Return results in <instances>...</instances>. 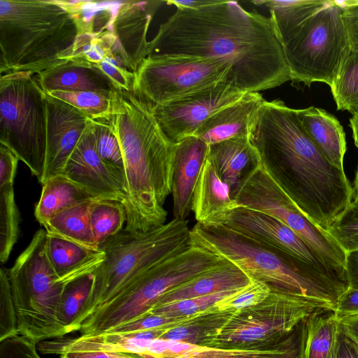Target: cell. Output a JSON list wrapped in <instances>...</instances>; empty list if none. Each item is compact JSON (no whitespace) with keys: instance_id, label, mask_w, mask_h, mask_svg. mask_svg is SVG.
<instances>
[{"instance_id":"cell-53","label":"cell","mask_w":358,"mask_h":358,"mask_svg":"<svg viewBox=\"0 0 358 358\" xmlns=\"http://www.w3.org/2000/svg\"><path fill=\"white\" fill-rule=\"evenodd\" d=\"M339 321L342 331L358 345V315L345 317Z\"/></svg>"},{"instance_id":"cell-57","label":"cell","mask_w":358,"mask_h":358,"mask_svg":"<svg viewBox=\"0 0 358 358\" xmlns=\"http://www.w3.org/2000/svg\"><path fill=\"white\" fill-rule=\"evenodd\" d=\"M353 200L352 201L358 204V166L355 172V176L353 185Z\"/></svg>"},{"instance_id":"cell-9","label":"cell","mask_w":358,"mask_h":358,"mask_svg":"<svg viewBox=\"0 0 358 358\" xmlns=\"http://www.w3.org/2000/svg\"><path fill=\"white\" fill-rule=\"evenodd\" d=\"M45 93L36 76L13 72L0 77V144L41 180L47 145Z\"/></svg>"},{"instance_id":"cell-24","label":"cell","mask_w":358,"mask_h":358,"mask_svg":"<svg viewBox=\"0 0 358 358\" xmlns=\"http://www.w3.org/2000/svg\"><path fill=\"white\" fill-rule=\"evenodd\" d=\"M251 281L243 271L226 260L171 289L155 306L238 289Z\"/></svg>"},{"instance_id":"cell-33","label":"cell","mask_w":358,"mask_h":358,"mask_svg":"<svg viewBox=\"0 0 358 358\" xmlns=\"http://www.w3.org/2000/svg\"><path fill=\"white\" fill-rule=\"evenodd\" d=\"M94 273L83 275L69 282L62 293L57 313V322L63 334L78 331L80 319L90 296Z\"/></svg>"},{"instance_id":"cell-3","label":"cell","mask_w":358,"mask_h":358,"mask_svg":"<svg viewBox=\"0 0 358 358\" xmlns=\"http://www.w3.org/2000/svg\"><path fill=\"white\" fill-rule=\"evenodd\" d=\"M111 100L107 121L119 141L126 176L124 229L146 233L166 223L175 143L160 129L151 104L135 91L116 90Z\"/></svg>"},{"instance_id":"cell-36","label":"cell","mask_w":358,"mask_h":358,"mask_svg":"<svg viewBox=\"0 0 358 358\" xmlns=\"http://www.w3.org/2000/svg\"><path fill=\"white\" fill-rule=\"evenodd\" d=\"M20 213L15 199L13 184L0 185V263L5 264L20 232Z\"/></svg>"},{"instance_id":"cell-31","label":"cell","mask_w":358,"mask_h":358,"mask_svg":"<svg viewBox=\"0 0 358 358\" xmlns=\"http://www.w3.org/2000/svg\"><path fill=\"white\" fill-rule=\"evenodd\" d=\"M92 202L77 205L57 213L43 225L46 232L90 249H99L94 241L90 221Z\"/></svg>"},{"instance_id":"cell-7","label":"cell","mask_w":358,"mask_h":358,"mask_svg":"<svg viewBox=\"0 0 358 358\" xmlns=\"http://www.w3.org/2000/svg\"><path fill=\"white\" fill-rule=\"evenodd\" d=\"M225 261L191 245L138 276L112 300L99 307L82 324L79 331L81 335H99L138 318L149 313L171 289Z\"/></svg>"},{"instance_id":"cell-54","label":"cell","mask_w":358,"mask_h":358,"mask_svg":"<svg viewBox=\"0 0 358 358\" xmlns=\"http://www.w3.org/2000/svg\"><path fill=\"white\" fill-rule=\"evenodd\" d=\"M302 331L299 338L282 352L269 357L262 358H301Z\"/></svg>"},{"instance_id":"cell-48","label":"cell","mask_w":358,"mask_h":358,"mask_svg":"<svg viewBox=\"0 0 358 358\" xmlns=\"http://www.w3.org/2000/svg\"><path fill=\"white\" fill-rule=\"evenodd\" d=\"M18 161L13 152L0 144V185L14 183Z\"/></svg>"},{"instance_id":"cell-35","label":"cell","mask_w":358,"mask_h":358,"mask_svg":"<svg viewBox=\"0 0 358 358\" xmlns=\"http://www.w3.org/2000/svg\"><path fill=\"white\" fill-rule=\"evenodd\" d=\"M96 151L125 192L126 176L123 156L119 141L107 119L92 120Z\"/></svg>"},{"instance_id":"cell-14","label":"cell","mask_w":358,"mask_h":358,"mask_svg":"<svg viewBox=\"0 0 358 358\" xmlns=\"http://www.w3.org/2000/svg\"><path fill=\"white\" fill-rule=\"evenodd\" d=\"M278 255L303 262L323 274L347 282L297 234L275 217L236 205L215 225Z\"/></svg>"},{"instance_id":"cell-6","label":"cell","mask_w":358,"mask_h":358,"mask_svg":"<svg viewBox=\"0 0 358 358\" xmlns=\"http://www.w3.org/2000/svg\"><path fill=\"white\" fill-rule=\"evenodd\" d=\"M190 245L188 222L174 217L146 233L123 229L109 238L99 246L105 259L93 273V287L80 319V327L99 307L150 268Z\"/></svg>"},{"instance_id":"cell-18","label":"cell","mask_w":358,"mask_h":358,"mask_svg":"<svg viewBox=\"0 0 358 358\" xmlns=\"http://www.w3.org/2000/svg\"><path fill=\"white\" fill-rule=\"evenodd\" d=\"M62 175L101 199L122 203L125 192L99 158L94 145L92 120L71 155Z\"/></svg>"},{"instance_id":"cell-41","label":"cell","mask_w":358,"mask_h":358,"mask_svg":"<svg viewBox=\"0 0 358 358\" xmlns=\"http://www.w3.org/2000/svg\"><path fill=\"white\" fill-rule=\"evenodd\" d=\"M346 252L358 249V204L352 201L327 230Z\"/></svg>"},{"instance_id":"cell-16","label":"cell","mask_w":358,"mask_h":358,"mask_svg":"<svg viewBox=\"0 0 358 358\" xmlns=\"http://www.w3.org/2000/svg\"><path fill=\"white\" fill-rule=\"evenodd\" d=\"M162 3L164 1H123L110 29L102 33L109 45V52L119 57L134 74L149 56L147 34L152 16Z\"/></svg>"},{"instance_id":"cell-15","label":"cell","mask_w":358,"mask_h":358,"mask_svg":"<svg viewBox=\"0 0 358 358\" xmlns=\"http://www.w3.org/2000/svg\"><path fill=\"white\" fill-rule=\"evenodd\" d=\"M246 92L227 80L166 103L152 106L164 135L173 143L193 136L202 123Z\"/></svg>"},{"instance_id":"cell-1","label":"cell","mask_w":358,"mask_h":358,"mask_svg":"<svg viewBox=\"0 0 358 358\" xmlns=\"http://www.w3.org/2000/svg\"><path fill=\"white\" fill-rule=\"evenodd\" d=\"M184 55L229 64L227 82L259 92L291 80L282 45L269 17L237 1L217 0L197 9L177 8L150 41L149 56Z\"/></svg>"},{"instance_id":"cell-49","label":"cell","mask_w":358,"mask_h":358,"mask_svg":"<svg viewBox=\"0 0 358 358\" xmlns=\"http://www.w3.org/2000/svg\"><path fill=\"white\" fill-rule=\"evenodd\" d=\"M338 320L358 315V289L348 288L338 298L333 310Z\"/></svg>"},{"instance_id":"cell-2","label":"cell","mask_w":358,"mask_h":358,"mask_svg":"<svg viewBox=\"0 0 358 358\" xmlns=\"http://www.w3.org/2000/svg\"><path fill=\"white\" fill-rule=\"evenodd\" d=\"M248 138L277 173L301 212L327 231L352 201L344 169L332 165L305 131L297 109L266 101L253 117Z\"/></svg>"},{"instance_id":"cell-10","label":"cell","mask_w":358,"mask_h":358,"mask_svg":"<svg viewBox=\"0 0 358 358\" xmlns=\"http://www.w3.org/2000/svg\"><path fill=\"white\" fill-rule=\"evenodd\" d=\"M276 36L291 80L305 85L320 82L331 87L350 51L338 1H329L303 25Z\"/></svg>"},{"instance_id":"cell-40","label":"cell","mask_w":358,"mask_h":358,"mask_svg":"<svg viewBox=\"0 0 358 358\" xmlns=\"http://www.w3.org/2000/svg\"><path fill=\"white\" fill-rule=\"evenodd\" d=\"M238 289L225 291L165 304L156 305L149 313L173 317L198 315L214 307L219 301L231 295Z\"/></svg>"},{"instance_id":"cell-50","label":"cell","mask_w":358,"mask_h":358,"mask_svg":"<svg viewBox=\"0 0 358 358\" xmlns=\"http://www.w3.org/2000/svg\"><path fill=\"white\" fill-rule=\"evenodd\" d=\"M60 358H145L144 356L130 352L95 350L67 352L60 355Z\"/></svg>"},{"instance_id":"cell-23","label":"cell","mask_w":358,"mask_h":358,"mask_svg":"<svg viewBox=\"0 0 358 358\" xmlns=\"http://www.w3.org/2000/svg\"><path fill=\"white\" fill-rule=\"evenodd\" d=\"M236 206L230 187L221 178L208 153L192 201V211L197 223L206 227L214 226Z\"/></svg>"},{"instance_id":"cell-38","label":"cell","mask_w":358,"mask_h":358,"mask_svg":"<svg viewBox=\"0 0 358 358\" xmlns=\"http://www.w3.org/2000/svg\"><path fill=\"white\" fill-rule=\"evenodd\" d=\"M76 108L92 120L108 119L112 95L94 92L52 91L46 93Z\"/></svg>"},{"instance_id":"cell-13","label":"cell","mask_w":358,"mask_h":358,"mask_svg":"<svg viewBox=\"0 0 358 358\" xmlns=\"http://www.w3.org/2000/svg\"><path fill=\"white\" fill-rule=\"evenodd\" d=\"M230 72L229 64L212 57L148 56L135 74L134 90L155 106L227 80Z\"/></svg>"},{"instance_id":"cell-46","label":"cell","mask_w":358,"mask_h":358,"mask_svg":"<svg viewBox=\"0 0 358 358\" xmlns=\"http://www.w3.org/2000/svg\"><path fill=\"white\" fill-rule=\"evenodd\" d=\"M0 358H41L36 343L24 336H16L0 341Z\"/></svg>"},{"instance_id":"cell-12","label":"cell","mask_w":358,"mask_h":358,"mask_svg":"<svg viewBox=\"0 0 358 358\" xmlns=\"http://www.w3.org/2000/svg\"><path fill=\"white\" fill-rule=\"evenodd\" d=\"M317 308L294 295L273 289L259 303L234 312L203 345L227 349H262L286 339Z\"/></svg>"},{"instance_id":"cell-8","label":"cell","mask_w":358,"mask_h":358,"mask_svg":"<svg viewBox=\"0 0 358 358\" xmlns=\"http://www.w3.org/2000/svg\"><path fill=\"white\" fill-rule=\"evenodd\" d=\"M47 232L40 229L7 269L19 334L35 343L63 337L57 322L59 301L67 284L55 272L47 254Z\"/></svg>"},{"instance_id":"cell-34","label":"cell","mask_w":358,"mask_h":358,"mask_svg":"<svg viewBox=\"0 0 358 358\" xmlns=\"http://www.w3.org/2000/svg\"><path fill=\"white\" fill-rule=\"evenodd\" d=\"M90 221L94 241L99 248L109 238L124 229L126 213L119 201L99 199L91 203Z\"/></svg>"},{"instance_id":"cell-51","label":"cell","mask_w":358,"mask_h":358,"mask_svg":"<svg viewBox=\"0 0 358 358\" xmlns=\"http://www.w3.org/2000/svg\"><path fill=\"white\" fill-rule=\"evenodd\" d=\"M334 358H358V345L342 331L341 327Z\"/></svg>"},{"instance_id":"cell-27","label":"cell","mask_w":358,"mask_h":358,"mask_svg":"<svg viewBox=\"0 0 358 358\" xmlns=\"http://www.w3.org/2000/svg\"><path fill=\"white\" fill-rule=\"evenodd\" d=\"M208 155L221 178L231 190L259 159L248 136L235 137L209 145Z\"/></svg>"},{"instance_id":"cell-47","label":"cell","mask_w":358,"mask_h":358,"mask_svg":"<svg viewBox=\"0 0 358 358\" xmlns=\"http://www.w3.org/2000/svg\"><path fill=\"white\" fill-rule=\"evenodd\" d=\"M350 50L358 52V1H338Z\"/></svg>"},{"instance_id":"cell-22","label":"cell","mask_w":358,"mask_h":358,"mask_svg":"<svg viewBox=\"0 0 358 358\" xmlns=\"http://www.w3.org/2000/svg\"><path fill=\"white\" fill-rule=\"evenodd\" d=\"M302 328L301 324L286 339L266 348L227 349L157 339L146 343L144 355L147 358H262L287 349L299 338Z\"/></svg>"},{"instance_id":"cell-20","label":"cell","mask_w":358,"mask_h":358,"mask_svg":"<svg viewBox=\"0 0 358 358\" xmlns=\"http://www.w3.org/2000/svg\"><path fill=\"white\" fill-rule=\"evenodd\" d=\"M264 101L259 92H248L238 101L210 116L193 136L208 145L248 136L251 121Z\"/></svg>"},{"instance_id":"cell-29","label":"cell","mask_w":358,"mask_h":358,"mask_svg":"<svg viewBox=\"0 0 358 358\" xmlns=\"http://www.w3.org/2000/svg\"><path fill=\"white\" fill-rule=\"evenodd\" d=\"M340 321L334 312L317 309L303 323L301 358H334Z\"/></svg>"},{"instance_id":"cell-45","label":"cell","mask_w":358,"mask_h":358,"mask_svg":"<svg viewBox=\"0 0 358 358\" xmlns=\"http://www.w3.org/2000/svg\"><path fill=\"white\" fill-rule=\"evenodd\" d=\"M96 66L112 81L117 90H134L136 76L119 57L108 52L103 60Z\"/></svg>"},{"instance_id":"cell-19","label":"cell","mask_w":358,"mask_h":358,"mask_svg":"<svg viewBox=\"0 0 358 358\" xmlns=\"http://www.w3.org/2000/svg\"><path fill=\"white\" fill-rule=\"evenodd\" d=\"M209 145L196 136L175 143L172 189L173 217L186 220L192 211L194 192Z\"/></svg>"},{"instance_id":"cell-37","label":"cell","mask_w":358,"mask_h":358,"mask_svg":"<svg viewBox=\"0 0 358 358\" xmlns=\"http://www.w3.org/2000/svg\"><path fill=\"white\" fill-rule=\"evenodd\" d=\"M330 89L337 110H358V52L350 50Z\"/></svg>"},{"instance_id":"cell-25","label":"cell","mask_w":358,"mask_h":358,"mask_svg":"<svg viewBox=\"0 0 358 358\" xmlns=\"http://www.w3.org/2000/svg\"><path fill=\"white\" fill-rule=\"evenodd\" d=\"M46 250L55 272L66 284L94 273L105 259L100 248L90 249L48 233Z\"/></svg>"},{"instance_id":"cell-30","label":"cell","mask_w":358,"mask_h":358,"mask_svg":"<svg viewBox=\"0 0 358 358\" xmlns=\"http://www.w3.org/2000/svg\"><path fill=\"white\" fill-rule=\"evenodd\" d=\"M74 20L78 34H100L111 28L123 1L56 0Z\"/></svg>"},{"instance_id":"cell-52","label":"cell","mask_w":358,"mask_h":358,"mask_svg":"<svg viewBox=\"0 0 358 358\" xmlns=\"http://www.w3.org/2000/svg\"><path fill=\"white\" fill-rule=\"evenodd\" d=\"M345 275L348 288L358 289V249L346 252Z\"/></svg>"},{"instance_id":"cell-44","label":"cell","mask_w":358,"mask_h":358,"mask_svg":"<svg viewBox=\"0 0 358 358\" xmlns=\"http://www.w3.org/2000/svg\"><path fill=\"white\" fill-rule=\"evenodd\" d=\"M16 309L7 269H0V341L18 336Z\"/></svg>"},{"instance_id":"cell-5","label":"cell","mask_w":358,"mask_h":358,"mask_svg":"<svg viewBox=\"0 0 358 358\" xmlns=\"http://www.w3.org/2000/svg\"><path fill=\"white\" fill-rule=\"evenodd\" d=\"M78 29L56 0H0V73L45 71L74 43Z\"/></svg>"},{"instance_id":"cell-26","label":"cell","mask_w":358,"mask_h":358,"mask_svg":"<svg viewBox=\"0 0 358 358\" xmlns=\"http://www.w3.org/2000/svg\"><path fill=\"white\" fill-rule=\"evenodd\" d=\"M297 113L305 131L320 152L332 165L344 169L347 143L338 119L327 110L314 106L297 109Z\"/></svg>"},{"instance_id":"cell-42","label":"cell","mask_w":358,"mask_h":358,"mask_svg":"<svg viewBox=\"0 0 358 358\" xmlns=\"http://www.w3.org/2000/svg\"><path fill=\"white\" fill-rule=\"evenodd\" d=\"M272 291L266 282L252 280L246 286L216 303L214 307L221 310H240L264 301Z\"/></svg>"},{"instance_id":"cell-11","label":"cell","mask_w":358,"mask_h":358,"mask_svg":"<svg viewBox=\"0 0 358 358\" xmlns=\"http://www.w3.org/2000/svg\"><path fill=\"white\" fill-rule=\"evenodd\" d=\"M259 156L257 162L231 190L236 205L280 221L313 247L331 268L346 276L345 252L327 231L316 226L301 212L275 171Z\"/></svg>"},{"instance_id":"cell-43","label":"cell","mask_w":358,"mask_h":358,"mask_svg":"<svg viewBox=\"0 0 358 358\" xmlns=\"http://www.w3.org/2000/svg\"><path fill=\"white\" fill-rule=\"evenodd\" d=\"M196 315L173 317L148 313L138 318L119 325L103 334H131L155 329H169L181 325Z\"/></svg>"},{"instance_id":"cell-28","label":"cell","mask_w":358,"mask_h":358,"mask_svg":"<svg viewBox=\"0 0 358 358\" xmlns=\"http://www.w3.org/2000/svg\"><path fill=\"white\" fill-rule=\"evenodd\" d=\"M35 217L43 226L57 213L69 208L101 199L65 176H55L42 184Z\"/></svg>"},{"instance_id":"cell-17","label":"cell","mask_w":358,"mask_h":358,"mask_svg":"<svg viewBox=\"0 0 358 358\" xmlns=\"http://www.w3.org/2000/svg\"><path fill=\"white\" fill-rule=\"evenodd\" d=\"M47 103V145L43 176L62 174L68 159L85 132L90 119L74 106L45 93Z\"/></svg>"},{"instance_id":"cell-32","label":"cell","mask_w":358,"mask_h":358,"mask_svg":"<svg viewBox=\"0 0 358 358\" xmlns=\"http://www.w3.org/2000/svg\"><path fill=\"white\" fill-rule=\"evenodd\" d=\"M234 312L213 307L185 323L166 330L159 339L203 345L226 323Z\"/></svg>"},{"instance_id":"cell-4","label":"cell","mask_w":358,"mask_h":358,"mask_svg":"<svg viewBox=\"0 0 358 358\" xmlns=\"http://www.w3.org/2000/svg\"><path fill=\"white\" fill-rule=\"evenodd\" d=\"M191 245L232 263L250 279L294 295L317 308L334 310L346 282L331 278L312 266L268 250L219 227L196 223Z\"/></svg>"},{"instance_id":"cell-56","label":"cell","mask_w":358,"mask_h":358,"mask_svg":"<svg viewBox=\"0 0 358 358\" xmlns=\"http://www.w3.org/2000/svg\"><path fill=\"white\" fill-rule=\"evenodd\" d=\"M350 126L352 131V137L355 146L358 149V110L352 114L350 119Z\"/></svg>"},{"instance_id":"cell-55","label":"cell","mask_w":358,"mask_h":358,"mask_svg":"<svg viewBox=\"0 0 358 358\" xmlns=\"http://www.w3.org/2000/svg\"><path fill=\"white\" fill-rule=\"evenodd\" d=\"M217 0H187V1H168V5L175 6L177 8L197 9L216 2Z\"/></svg>"},{"instance_id":"cell-39","label":"cell","mask_w":358,"mask_h":358,"mask_svg":"<svg viewBox=\"0 0 358 358\" xmlns=\"http://www.w3.org/2000/svg\"><path fill=\"white\" fill-rule=\"evenodd\" d=\"M108 43L101 34H78L73 44L59 57V60L97 65L108 54Z\"/></svg>"},{"instance_id":"cell-21","label":"cell","mask_w":358,"mask_h":358,"mask_svg":"<svg viewBox=\"0 0 358 358\" xmlns=\"http://www.w3.org/2000/svg\"><path fill=\"white\" fill-rule=\"evenodd\" d=\"M45 93L52 91L94 92L112 95L117 90L112 81L96 66L62 60L36 74Z\"/></svg>"}]
</instances>
